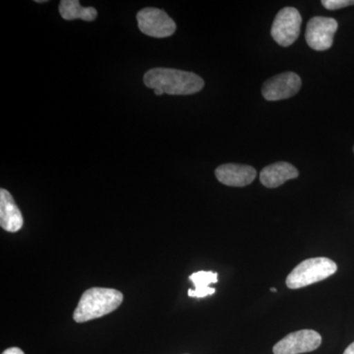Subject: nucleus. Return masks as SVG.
<instances>
[{"label":"nucleus","instance_id":"obj_4","mask_svg":"<svg viewBox=\"0 0 354 354\" xmlns=\"http://www.w3.org/2000/svg\"><path fill=\"white\" fill-rule=\"evenodd\" d=\"M137 22L140 31L153 38H167L174 35L176 30V22L167 12L153 7L140 10L137 13Z\"/></svg>","mask_w":354,"mask_h":354},{"label":"nucleus","instance_id":"obj_7","mask_svg":"<svg viewBox=\"0 0 354 354\" xmlns=\"http://www.w3.org/2000/svg\"><path fill=\"white\" fill-rule=\"evenodd\" d=\"M322 344V337L313 330H301L286 335L272 348L274 354L311 353Z\"/></svg>","mask_w":354,"mask_h":354},{"label":"nucleus","instance_id":"obj_10","mask_svg":"<svg viewBox=\"0 0 354 354\" xmlns=\"http://www.w3.org/2000/svg\"><path fill=\"white\" fill-rule=\"evenodd\" d=\"M22 213L6 189L0 190V225L8 232H17L23 227Z\"/></svg>","mask_w":354,"mask_h":354},{"label":"nucleus","instance_id":"obj_20","mask_svg":"<svg viewBox=\"0 0 354 354\" xmlns=\"http://www.w3.org/2000/svg\"><path fill=\"white\" fill-rule=\"evenodd\" d=\"M353 153H354V147H353Z\"/></svg>","mask_w":354,"mask_h":354},{"label":"nucleus","instance_id":"obj_11","mask_svg":"<svg viewBox=\"0 0 354 354\" xmlns=\"http://www.w3.org/2000/svg\"><path fill=\"white\" fill-rule=\"evenodd\" d=\"M299 176L297 167L286 162H278L264 167L260 174V181L265 187L277 188L290 179Z\"/></svg>","mask_w":354,"mask_h":354},{"label":"nucleus","instance_id":"obj_12","mask_svg":"<svg viewBox=\"0 0 354 354\" xmlns=\"http://www.w3.org/2000/svg\"><path fill=\"white\" fill-rule=\"evenodd\" d=\"M58 10L62 17L67 21L81 19L92 22L97 16V11L94 7L81 6L78 0H62Z\"/></svg>","mask_w":354,"mask_h":354},{"label":"nucleus","instance_id":"obj_5","mask_svg":"<svg viewBox=\"0 0 354 354\" xmlns=\"http://www.w3.org/2000/svg\"><path fill=\"white\" fill-rule=\"evenodd\" d=\"M302 18L297 9L286 7L281 9L272 23L271 35L277 44L290 46L298 39Z\"/></svg>","mask_w":354,"mask_h":354},{"label":"nucleus","instance_id":"obj_9","mask_svg":"<svg viewBox=\"0 0 354 354\" xmlns=\"http://www.w3.org/2000/svg\"><path fill=\"white\" fill-rule=\"evenodd\" d=\"M215 174L221 183L234 187L249 185L257 176V171L253 167L237 164L221 165L216 169Z\"/></svg>","mask_w":354,"mask_h":354},{"label":"nucleus","instance_id":"obj_3","mask_svg":"<svg viewBox=\"0 0 354 354\" xmlns=\"http://www.w3.org/2000/svg\"><path fill=\"white\" fill-rule=\"evenodd\" d=\"M337 270V264L329 258H311L300 263L292 270L286 278V286L290 290L305 288L329 278Z\"/></svg>","mask_w":354,"mask_h":354},{"label":"nucleus","instance_id":"obj_15","mask_svg":"<svg viewBox=\"0 0 354 354\" xmlns=\"http://www.w3.org/2000/svg\"><path fill=\"white\" fill-rule=\"evenodd\" d=\"M1 354H25L24 351L19 348H7L6 351H4Z\"/></svg>","mask_w":354,"mask_h":354},{"label":"nucleus","instance_id":"obj_18","mask_svg":"<svg viewBox=\"0 0 354 354\" xmlns=\"http://www.w3.org/2000/svg\"><path fill=\"white\" fill-rule=\"evenodd\" d=\"M37 3H44L46 2V0H36Z\"/></svg>","mask_w":354,"mask_h":354},{"label":"nucleus","instance_id":"obj_6","mask_svg":"<svg viewBox=\"0 0 354 354\" xmlns=\"http://www.w3.org/2000/svg\"><path fill=\"white\" fill-rule=\"evenodd\" d=\"M337 20L329 17H314L307 24V44L312 50L325 51L329 50L334 43L335 32L337 31Z\"/></svg>","mask_w":354,"mask_h":354},{"label":"nucleus","instance_id":"obj_1","mask_svg":"<svg viewBox=\"0 0 354 354\" xmlns=\"http://www.w3.org/2000/svg\"><path fill=\"white\" fill-rule=\"evenodd\" d=\"M144 84L146 87L160 88L164 94L186 95L200 92L204 88V80L193 73L183 70L153 68L146 72L144 75Z\"/></svg>","mask_w":354,"mask_h":354},{"label":"nucleus","instance_id":"obj_2","mask_svg":"<svg viewBox=\"0 0 354 354\" xmlns=\"http://www.w3.org/2000/svg\"><path fill=\"white\" fill-rule=\"evenodd\" d=\"M123 301V295L113 288H92L83 293L73 319L77 323H85L108 315L118 308Z\"/></svg>","mask_w":354,"mask_h":354},{"label":"nucleus","instance_id":"obj_13","mask_svg":"<svg viewBox=\"0 0 354 354\" xmlns=\"http://www.w3.org/2000/svg\"><path fill=\"white\" fill-rule=\"evenodd\" d=\"M189 279L195 286V290H188V297L203 298L214 295L216 290L211 288V283H218V274L213 272L200 271L189 276Z\"/></svg>","mask_w":354,"mask_h":354},{"label":"nucleus","instance_id":"obj_16","mask_svg":"<svg viewBox=\"0 0 354 354\" xmlns=\"http://www.w3.org/2000/svg\"><path fill=\"white\" fill-rule=\"evenodd\" d=\"M344 354H354V342L348 346V348L344 351Z\"/></svg>","mask_w":354,"mask_h":354},{"label":"nucleus","instance_id":"obj_14","mask_svg":"<svg viewBox=\"0 0 354 354\" xmlns=\"http://www.w3.org/2000/svg\"><path fill=\"white\" fill-rule=\"evenodd\" d=\"M322 4L328 10H337L354 6V0H323Z\"/></svg>","mask_w":354,"mask_h":354},{"label":"nucleus","instance_id":"obj_17","mask_svg":"<svg viewBox=\"0 0 354 354\" xmlns=\"http://www.w3.org/2000/svg\"><path fill=\"white\" fill-rule=\"evenodd\" d=\"M153 93H155V95H164V92H162V91H160V88H155V90H153Z\"/></svg>","mask_w":354,"mask_h":354},{"label":"nucleus","instance_id":"obj_19","mask_svg":"<svg viewBox=\"0 0 354 354\" xmlns=\"http://www.w3.org/2000/svg\"><path fill=\"white\" fill-rule=\"evenodd\" d=\"M271 291H272V292H277L276 288H271Z\"/></svg>","mask_w":354,"mask_h":354},{"label":"nucleus","instance_id":"obj_8","mask_svg":"<svg viewBox=\"0 0 354 354\" xmlns=\"http://www.w3.org/2000/svg\"><path fill=\"white\" fill-rule=\"evenodd\" d=\"M301 79L297 73L285 72L266 81L262 95L267 101L276 102L288 99L299 92Z\"/></svg>","mask_w":354,"mask_h":354}]
</instances>
